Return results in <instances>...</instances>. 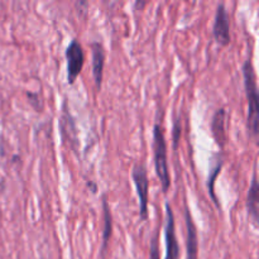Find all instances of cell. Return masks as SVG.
I'll return each instance as SVG.
<instances>
[{
  "instance_id": "9",
  "label": "cell",
  "mask_w": 259,
  "mask_h": 259,
  "mask_svg": "<svg viewBox=\"0 0 259 259\" xmlns=\"http://www.w3.org/2000/svg\"><path fill=\"white\" fill-rule=\"evenodd\" d=\"M225 113L224 109H219V110L215 113L214 118L211 121V132L212 137L217 141L218 146L224 147L225 142H227V133H225Z\"/></svg>"
},
{
  "instance_id": "6",
  "label": "cell",
  "mask_w": 259,
  "mask_h": 259,
  "mask_svg": "<svg viewBox=\"0 0 259 259\" xmlns=\"http://www.w3.org/2000/svg\"><path fill=\"white\" fill-rule=\"evenodd\" d=\"M164 238H166V258L179 259L180 247L177 243L176 233H175V218L171 205L166 204V224H164Z\"/></svg>"
},
{
  "instance_id": "3",
  "label": "cell",
  "mask_w": 259,
  "mask_h": 259,
  "mask_svg": "<svg viewBox=\"0 0 259 259\" xmlns=\"http://www.w3.org/2000/svg\"><path fill=\"white\" fill-rule=\"evenodd\" d=\"M134 185H136L137 194L139 199V215L141 219H148V190H149V181L148 175H147L146 167L142 163L134 164L133 172H132Z\"/></svg>"
},
{
  "instance_id": "1",
  "label": "cell",
  "mask_w": 259,
  "mask_h": 259,
  "mask_svg": "<svg viewBox=\"0 0 259 259\" xmlns=\"http://www.w3.org/2000/svg\"><path fill=\"white\" fill-rule=\"evenodd\" d=\"M243 77H244V88L248 100V129L250 134L257 139L259 129V109H258V88L255 81L254 68L250 58H248L243 65Z\"/></svg>"
},
{
  "instance_id": "7",
  "label": "cell",
  "mask_w": 259,
  "mask_h": 259,
  "mask_svg": "<svg viewBox=\"0 0 259 259\" xmlns=\"http://www.w3.org/2000/svg\"><path fill=\"white\" fill-rule=\"evenodd\" d=\"M91 51H93V75L95 80L96 88L100 90L101 82H103V71L104 63H105V51L103 46L98 42H94L91 45Z\"/></svg>"
},
{
  "instance_id": "8",
  "label": "cell",
  "mask_w": 259,
  "mask_h": 259,
  "mask_svg": "<svg viewBox=\"0 0 259 259\" xmlns=\"http://www.w3.org/2000/svg\"><path fill=\"white\" fill-rule=\"evenodd\" d=\"M185 219H186V228H187V259H197V249H199V244H197V233L195 223L192 220L191 214H190L189 207L186 206V212H185Z\"/></svg>"
},
{
  "instance_id": "12",
  "label": "cell",
  "mask_w": 259,
  "mask_h": 259,
  "mask_svg": "<svg viewBox=\"0 0 259 259\" xmlns=\"http://www.w3.org/2000/svg\"><path fill=\"white\" fill-rule=\"evenodd\" d=\"M158 232L154 233L153 238L151 242V253H149V259H161V254H159V245H158Z\"/></svg>"
},
{
  "instance_id": "5",
  "label": "cell",
  "mask_w": 259,
  "mask_h": 259,
  "mask_svg": "<svg viewBox=\"0 0 259 259\" xmlns=\"http://www.w3.org/2000/svg\"><path fill=\"white\" fill-rule=\"evenodd\" d=\"M212 34L217 42L222 46H227L230 43V38H232L230 37V20L224 4H219L217 8Z\"/></svg>"
},
{
  "instance_id": "10",
  "label": "cell",
  "mask_w": 259,
  "mask_h": 259,
  "mask_svg": "<svg viewBox=\"0 0 259 259\" xmlns=\"http://www.w3.org/2000/svg\"><path fill=\"white\" fill-rule=\"evenodd\" d=\"M258 196H259V190H258V181L257 176H253L252 185H250V189L248 191V197H247V209L248 214L252 218L253 224H258Z\"/></svg>"
},
{
  "instance_id": "11",
  "label": "cell",
  "mask_w": 259,
  "mask_h": 259,
  "mask_svg": "<svg viewBox=\"0 0 259 259\" xmlns=\"http://www.w3.org/2000/svg\"><path fill=\"white\" fill-rule=\"evenodd\" d=\"M104 235H103V254L106 249V245H108L109 239H110L111 234V215L109 211V205L106 202V200L104 199Z\"/></svg>"
},
{
  "instance_id": "13",
  "label": "cell",
  "mask_w": 259,
  "mask_h": 259,
  "mask_svg": "<svg viewBox=\"0 0 259 259\" xmlns=\"http://www.w3.org/2000/svg\"><path fill=\"white\" fill-rule=\"evenodd\" d=\"M220 168H222V162H220V163L218 164V166H217V168H215L214 171H212V174H211V177H210V179H209L210 192H211V196H212V199H214V201H215V202H217V200H215V195H214V189H212V185H214V182H215V177H217L218 175H219V172H220Z\"/></svg>"
},
{
  "instance_id": "2",
  "label": "cell",
  "mask_w": 259,
  "mask_h": 259,
  "mask_svg": "<svg viewBox=\"0 0 259 259\" xmlns=\"http://www.w3.org/2000/svg\"><path fill=\"white\" fill-rule=\"evenodd\" d=\"M153 152L156 174L158 176L159 181H161L162 189H163L164 192H167L169 189V185H171L168 163H167V146L162 126L158 123L154 125L153 129Z\"/></svg>"
},
{
  "instance_id": "4",
  "label": "cell",
  "mask_w": 259,
  "mask_h": 259,
  "mask_svg": "<svg viewBox=\"0 0 259 259\" xmlns=\"http://www.w3.org/2000/svg\"><path fill=\"white\" fill-rule=\"evenodd\" d=\"M66 60H67V81L72 85L77 76L81 73L83 66V50L77 39H72L66 48Z\"/></svg>"
}]
</instances>
